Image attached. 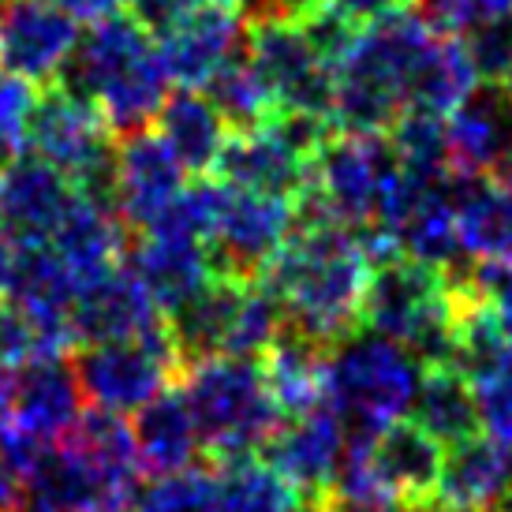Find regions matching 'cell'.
Masks as SVG:
<instances>
[{
  "label": "cell",
  "instance_id": "cell-1",
  "mask_svg": "<svg viewBox=\"0 0 512 512\" xmlns=\"http://www.w3.org/2000/svg\"><path fill=\"white\" fill-rule=\"evenodd\" d=\"M374 262L359 228L341 221H296L285 247L262 270V281L285 307L288 329L322 348L359 333V311Z\"/></svg>",
  "mask_w": 512,
  "mask_h": 512
},
{
  "label": "cell",
  "instance_id": "cell-2",
  "mask_svg": "<svg viewBox=\"0 0 512 512\" xmlns=\"http://www.w3.org/2000/svg\"><path fill=\"white\" fill-rule=\"evenodd\" d=\"M180 389L199 427L202 456L228 464L258 456L277 434L285 415L273 400L262 363L247 356H210L184 367Z\"/></svg>",
  "mask_w": 512,
  "mask_h": 512
},
{
  "label": "cell",
  "instance_id": "cell-3",
  "mask_svg": "<svg viewBox=\"0 0 512 512\" xmlns=\"http://www.w3.org/2000/svg\"><path fill=\"white\" fill-rule=\"evenodd\" d=\"M359 326L397 341L419 363L449 359L453 344V277L408 255L370 270Z\"/></svg>",
  "mask_w": 512,
  "mask_h": 512
},
{
  "label": "cell",
  "instance_id": "cell-4",
  "mask_svg": "<svg viewBox=\"0 0 512 512\" xmlns=\"http://www.w3.org/2000/svg\"><path fill=\"white\" fill-rule=\"evenodd\" d=\"M423 363L389 337L359 329L329 352L326 400L352 434H378L412 412Z\"/></svg>",
  "mask_w": 512,
  "mask_h": 512
},
{
  "label": "cell",
  "instance_id": "cell-5",
  "mask_svg": "<svg viewBox=\"0 0 512 512\" xmlns=\"http://www.w3.org/2000/svg\"><path fill=\"white\" fill-rule=\"evenodd\" d=\"M400 161L389 135L337 131L311 165V180L296 199V221H341L348 228H370L382 214L385 191Z\"/></svg>",
  "mask_w": 512,
  "mask_h": 512
},
{
  "label": "cell",
  "instance_id": "cell-6",
  "mask_svg": "<svg viewBox=\"0 0 512 512\" xmlns=\"http://www.w3.org/2000/svg\"><path fill=\"white\" fill-rule=\"evenodd\" d=\"M180 374H184V359H180L169 326L146 337L90 344L75 363L83 397L94 408L116 415L139 412L161 389L180 382Z\"/></svg>",
  "mask_w": 512,
  "mask_h": 512
},
{
  "label": "cell",
  "instance_id": "cell-7",
  "mask_svg": "<svg viewBox=\"0 0 512 512\" xmlns=\"http://www.w3.org/2000/svg\"><path fill=\"white\" fill-rule=\"evenodd\" d=\"M247 60L266 79L277 109H307L333 116V68L314 53L299 23L288 19H251L247 23Z\"/></svg>",
  "mask_w": 512,
  "mask_h": 512
},
{
  "label": "cell",
  "instance_id": "cell-8",
  "mask_svg": "<svg viewBox=\"0 0 512 512\" xmlns=\"http://www.w3.org/2000/svg\"><path fill=\"white\" fill-rule=\"evenodd\" d=\"M292 228H296V202L292 199L225 187V199H221L214 232H210L214 270L255 281L273 262V255L285 247Z\"/></svg>",
  "mask_w": 512,
  "mask_h": 512
},
{
  "label": "cell",
  "instance_id": "cell-9",
  "mask_svg": "<svg viewBox=\"0 0 512 512\" xmlns=\"http://www.w3.org/2000/svg\"><path fill=\"white\" fill-rule=\"evenodd\" d=\"M79 38V19L53 0H0V72L34 86L57 83Z\"/></svg>",
  "mask_w": 512,
  "mask_h": 512
},
{
  "label": "cell",
  "instance_id": "cell-10",
  "mask_svg": "<svg viewBox=\"0 0 512 512\" xmlns=\"http://www.w3.org/2000/svg\"><path fill=\"white\" fill-rule=\"evenodd\" d=\"M344 430H348L344 419L326 400L311 412L285 419L258 456H266L273 468L296 486L307 509L333 505V483H337L344 441H348Z\"/></svg>",
  "mask_w": 512,
  "mask_h": 512
},
{
  "label": "cell",
  "instance_id": "cell-11",
  "mask_svg": "<svg viewBox=\"0 0 512 512\" xmlns=\"http://www.w3.org/2000/svg\"><path fill=\"white\" fill-rule=\"evenodd\" d=\"M247 49V15L232 0H202L176 30H169L157 57L169 83L184 90H202L206 79Z\"/></svg>",
  "mask_w": 512,
  "mask_h": 512
},
{
  "label": "cell",
  "instance_id": "cell-12",
  "mask_svg": "<svg viewBox=\"0 0 512 512\" xmlns=\"http://www.w3.org/2000/svg\"><path fill=\"white\" fill-rule=\"evenodd\" d=\"M184 191V165L172 157L161 135L135 131L116 143V195L113 206L131 232H146L161 221Z\"/></svg>",
  "mask_w": 512,
  "mask_h": 512
},
{
  "label": "cell",
  "instance_id": "cell-13",
  "mask_svg": "<svg viewBox=\"0 0 512 512\" xmlns=\"http://www.w3.org/2000/svg\"><path fill=\"white\" fill-rule=\"evenodd\" d=\"M75 187L64 172L23 150L4 161L0 169V221L15 243H49L64 214L72 210Z\"/></svg>",
  "mask_w": 512,
  "mask_h": 512
},
{
  "label": "cell",
  "instance_id": "cell-14",
  "mask_svg": "<svg viewBox=\"0 0 512 512\" xmlns=\"http://www.w3.org/2000/svg\"><path fill=\"white\" fill-rule=\"evenodd\" d=\"M169 326L157 299L146 292L139 273L116 266L105 277L90 281L75 292L72 303V337L75 344H105L146 337Z\"/></svg>",
  "mask_w": 512,
  "mask_h": 512
},
{
  "label": "cell",
  "instance_id": "cell-15",
  "mask_svg": "<svg viewBox=\"0 0 512 512\" xmlns=\"http://www.w3.org/2000/svg\"><path fill=\"white\" fill-rule=\"evenodd\" d=\"M441 460L445 445L415 419H397L370 434V468L393 509L430 512L438 494Z\"/></svg>",
  "mask_w": 512,
  "mask_h": 512
},
{
  "label": "cell",
  "instance_id": "cell-16",
  "mask_svg": "<svg viewBox=\"0 0 512 512\" xmlns=\"http://www.w3.org/2000/svg\"><path fill=\"white\" fill-rule=\"evenodd\" d=\"M131 270L139 273V281L157 299L165 318H172L217 273L210 243L172 228L139 232V247L131 251Z\"/></svg>",
  "mask_w": 512,
  "mask_h": 512
},
{
  "label": "cell",
  "instance_id": "cell-17",
  "mask_svg": "<svg viewBox=\"0 0 512 512\" xmlns=\"http://www.w3.org/2000/svg\"><path fill=\"white\" fill-rule=\"evenodd\" d=\"M210 176H217L225 187L255 191V195H277L296 202L311 180V165L299 154H292L270 124L251 131H228L221 157Z\"/></svg>",
  "mask_w": 512,
  "mask_h": 512
},
{
  "label": "cell",
  "instance_id": "cell-18",
  "mask_svg": "<svg viewBox=\"0 0 512 512\" xmlns=\"http://www.w3.org/2000/svg\"><path fill=\"white\" fill-rule=\"evenodd\" d=\"M449 165L456 176H490L512 146V98L501 83H475L468 98L445 116Z\"/></svg>",
  "mask_w": 512,
  "mask_h": 512
},
{
  "label": "cell",
  "instance_id": "cell-19",
  "mask_svg": "<svg viewBox=\"0 0 512 512\" xmlns=\"http://www.w3.org/2000/svg\"><path fill=\"white\" fill-rule=\"evenodd\" d=\"M79 397L83 389H79L75 367H68L64 356L30 359L23 367H15L12 412L4 423L19 427L42 445H53L75 423V415L83 412Z\"/></svg>",
  "mask_w": 512,
  "mask_h": 512
},
{
  "label": "cell",
  "instance_id": "cell-20",
  "mask_svg": "<svg viewBox=\"0 0 512 512\" xmlns=\"http://www.w3.org/2000/svg\"><path fill=\"white\" fill-rule=\"evenodd\" d=\"M512 486V449L490 434H471L445 449L430 512H486Z\"/></svg>",
  "mask_w": 512,
  "mask_h": 512
},
{
  "label": "cell",
  "instance_id": "cell-21",
  "mask_svg": "<svg viewBox=\"0 0 512 512\" xmlns=\"http://www.w3.org/2000/svg\"><path fill=\"white\" fill-rule=\"evenodd\" d=\"M75 292H79V285H75L72 270L60 262V255L49 243H19L12 281H8L4 296L12 299L15 307H23L64 352L75 344L72 337Z\"/></svg>",
  "mask_w": 512,
  "mask_h": 512
},
{
  "label": "cell",
  "instance_id": "cell-22",
  "mask_svg": "<svg viewBox=\"0 0 512 512\" xmlns=\"http://www.w3.org/2000/svg\"><path fill=\"white\" fill-rule=\"evenodd\" d=\"M128 232L131 228L120 221L113 206L75 195L72 210L57 225L49 247L60 255V262L72 270L75 285L83 288L90 281L105 277L109 270L124 266L128 255Z\"/></svg>",
  "mask_w": 512,
  "mask_h": 512
},
{
  "label": "cell",
  "instance_id": "cell-23",
  "mask_svg": "<svg viewBox=\"0 0 512 512\" xmlns=\"http://www.w3.org/2000/svg\"><path fill=\"white\" fill-rule=\"evenodd\" d=\"M131 434H135V445H139L143 471H154V475L191 468L202 453L199 427H195V415L187 408L180 382L161 389L150 404H143L135 412Z\"/></svg>",
  "mask_w": 512,
  "mask_h": 512
},
{
  "label": "cell",
  "instance_id": "cell-24",
  "mask_svg": "<svg viewBox=\"0 0 512 512\" xmlns=\"http://www.w3.org/2000/svg\"><path fill=\"white\" fill-rule=\"evenodd\" d=\"M329 352L333 348H322L311 337H303V333L285 326V333L258 356L262 374H266V385H270L273 400H277V408H281L285 419L326 404Z\"/></svg>",
  "mask_w": 512,
  "mask_h": 512
},
{
  "label": "cell",
  "instance_id": "cell-25",
  "mask_svg": "<svg viewBox=\"0 0 512 512\" xmlns=\"http://www.w3.org/2000/svg\"><path fill=\"white\" fill-rule=\"evenodd\" d=\"M460 251L483 266L512 262V191L490 176H464L456 187Z\"/></svg>",
  "mask_w": 512,
  "mask_h": 512
},
{
  "label": "cell",
  "instance_id": "cell-26",
  "mask_svg": "<svg viewBox=\"0 0 512 512\" xmlns=\"http://www.w3.org/2000/svg\"><path fill=\"white\" fill-rule=\"evenodd\" d=\"M157 135L165 139L172 157L184 165V172L195 176H210L221 157V146L228 139V124L214 109V101L202 90H176L165 98L161 113H157Z\"/></svg>",
  "mask_w": 512,
  "mask_h": 512
},
{
  "label": "cell",
  "instance_id": "cell-27",
  "mask_svg": "<svg viewBox=\"0 0 512 512\" xmlns=\"http://www.w3.org/2000/svg\"><path fill=\"white\" fill-rule=\"evenodd\" d=\"M412 419L419 427H427L441 445H453L460 438L479 434V408H475L468 374L449 359L423 363Z\"/></svg>",
  "mask_w": 512,
  "mask_h": 512
},
{
  "label": "cell",
  "instance_id": "cell-28",
  "mask_svg": "<svg viewBox=\"0 0 512 512\" xmlns=\"http://www.w3.org/2000/svg\"><path fill=\"white\" fill-rule=\"evenodd\" d=\"M165 98H169V75L161 68L157 49H150V53L135 57L128 68H120L109 83L101 86L94 105L101 109V116H105V124H109L116 139H124V135L150 128L157 113H161Z\"/></svg>",
  "mask_w": 512,
  "mask_h": 512
},
{
  "label": "cell",
  "instance_id": "cell-29",
  "mask_svg": "<svg viewBox=\"0 0 512 512\" xmlns=\"http://www.w3.org/2000/svg\"><path fill=\"white\" fill-rule=\"evenodd\" d=\"M475 83H479V75L471 68L468 49L460 42V34H445L441 30L438 38H434V45L427 49V57L419 60V68H415L404 105L449 116L475 90Z\"/></svg>",
  "mask_w": 512,
  "mask_h": 512
},
{
  "label": "cell",
  "instance_id": "cell-30",
  "mask_svg": "<svg viewBox=\"0 0 512 512\" xmlns=\"http://www.w3.org/2000/svg\"><path fill=\"white\" fill-rule=\"evenodd\" d=\"M202 94L214 101V109L221 113L228 131L262 128V124L277 113V98H273L266 79L258 75V68L243 57V53L228 60L225 68H217V72L206 79Z\"/></svg>",
  "mask_w": 512,
  "mask_h": 512
},
{
  "label": "cell",
  "instance_id": "cell-31",
  "mask_svg": "<svg viewBox=\"0 0 512 512\" xmlns=\"http://www.w3.org/2000/svg\"><path fill=\"white\" fill-rule=\"evenodd\" d=\"M131 512H225L221 471L206 464L157 475L154 483L135 494Z\"/></svg>",
  "mask_w": 512,
  "mask_h": 512
},
{
  "label": "cell",
  "instance_id": "cell-32",
  "mask_svg": "<svg viewBox=\"0 0 512 512\" xmlns=\"http://www.w3.org/2000/svg\"><path fill=\"white\" fill-rule=\"evenodd\" d=\"M468 382L483 430L512 449V344L479 370H471Z\"/></svg>",
  "mask_w": 512,
  "mask_h": 512
},
{
  "label": "cell",
  "instance_id": "cell-33",
  "mask_svg": "<svg viewBox=\"0 0 512 512\" xmlns=\"http://www.w3.org/2000/svg\"><path fill=\"white\" fill-rule=\"evenodd\" d=\"M460 42L483 83H505L512 72V12L479 19L460 30Z\"/></svg>",
  "mask_w": 512,
  "mask_h": 512
},
{
  "label": "cell",
  "instance_id": "cell-34",
  "mask_svg": "<svg viewBox=\"0 0 512 512\" xmlns=\"http://www.w3.org/2000/svg\"><path fill=\"white\" fill-rule=\"evenodd\" d=\"M45 356H64V348L23 307H15L8 296H0V363L23 367L30 359Z\"/></svg>",
  "mask_w": 512,
  "mask_h": 512
},
{
  "label": "cell",
  "instance_id": "cell-35",
  "mask_svg": "<svg viewBox=\"0 0 512 512\" xmlns=\"http://www.w3.org/2000/svg\"><path fill=\"white\" fill-rule=\"evenodd\" d=\"M299 27L307 34V42L314 45V53L326 60L329 68H337V64L352 53V45H356L363 23H359L356 15L344 12V8H337L333 0H326V4H322L318 12L307 15Z\"/></svg>",
  "mask_w": 512,
  "mask_h": 512
},
{
  "label": "cell",
  "instance_id": "cell-36",
  "mask_svg": "<svg viewBox=\"0 0 512 512\" xmlns=\"http://www.w3.org/2000/svg\"><path fill=\"white\" fill-rule=\"evenodd\" d=\"M34 101H38V86L19 79V75H0V157L4 161L27 150Z\"/></svg>",
  "mask_w": 512,
  "mask_h": 512
},
{
  "label": "cell",
  "instance_id": "cell-37",
  "mask_svg": "<svg viewBox=\"0 0 512 512\" xmlns=\"http://www.w3.org/2000/svg\"><path fill=\"white\" fill-rule=\"evenodd\" d=\"M419 12L445 34H460V30L479 23V19L512 12V0H423Z\"/></svg>",
  "mask_w": 512,
  "mask_h": 512
},
{
  "label": "cell",
  "instance_id": "cell-38",
  "mask_svg": "<svg viewBox=\"0 0 512 512\" xmlns=\"http://www.w3.org/2000/svg\"><path fill=\"white\" fill-rule=\"evenodd\" d=\"M199 4L202 0H124L128 15L150 34V38H154V34L157 38H165V34L180 27Z\"/></svg>",
  "mask_w": 512,
  "mask_h": 512
},
{
  "label": "cell",
  "instance_id": "cell-39",
  "mask_svg": "<svg viewBox=\"0 0 512 512\" xmlns=\"http://www.w3.org/2000/svg\"><path fill=\"white\" fill-rule=\"evenodd\" d=\"M475 273H479V285H483L486 299L498 311L505 337L512 341V262H505V266H483V262H475Z\"/></svg>",
  "mask_w": 512,
  "mask_h": 512
},
{
  "label": "cell",
  "instance_id": "cell-40",
  "mask_svg": "<svg viewBox=\"0 0 512 512\" xmlns=\"http://www.w3.org/2000/svg\"><path fill=\"white\" fill-rule=\"evenodd\" d=\"M337 8H344L348 15H356L359 23H374L389 12H412L423 0H333Z\"/></svg>",
  "mask_w": 512,
  "mask_h": 512
},
{
  "label": "cell",
  "instance_id": "cell-41",
  "mask_svg": "<svg viewBox=\"0 0 512 512\" xmlns=\"http://www.w3.org/2000/svg\"><path fill=\"white\" fill-rule=\"evenodd\" d=\"M53 4H60L64 12H72L75 19L98 23V19H105V15L120 12V4H124V0H53Z\"/></svg>",
  "mask_w": 512,
  "mask_h": 512
},
{
  "label": "cell",
  "instance_id": "cell-42",
  "mask_svg": "<svg viewBox=\"0 0 512 512\" xmlns=\"http://www.w3.org/2000/svg\"><path fill=\"white\" fill-rule=\"evenodd\" d=\"M15 251H19V243H15V236L4 228V221H0V296L8 292V281H12Z\"/></svg>",
  "mask_w": 512,
  "mask_h": 512
},
{
  "label": "cell",
  "instance_id": "cell-43",
  "mask_svg": "<svg viewBox=\"0 0 512 512\" xmlns=\"http://www.w3.org/2000/svg\"><path fill=\"white\" fill-rule=\"evenodd\" d=\"M490 180H498L501 187H509V191H512V146L498 157V165L490 169Z\"/></svg>",
  "mask_w": 512,
  "mask_h": 512
},
{
  "label": "cell",
  "instance_id": "cell-44",
  "mask_svg": "<svg viewBox=\"0 0 512 512\" xmlns=\"http://www.w3.org/2000/svg\"><path fill=\"white\" fill-rule=\"evenodd\" d=\"M501 86H505V90H509V98H512V72H509V79H505V83H501Z\"/></svg>",
  "mask_w": 512,
  "mask_h": 512
},
{
  "label": "cell",
  "instance_id": "cell-45",
  "mask_svg": "<svg viewBox=\"0 0 512 512\" xmlns=\"http://www.w3.org/2000/svg\"><path fill=\"white\" fill-rule=\"evenodd\" d=\"M382 512H408V509H382Z\"/></svg>",
  "mask_w": 512,
  "mask_h": 512
},
{
  "label": "cell",
  "instance_id": "cell-46",
  "mask_svg": "<svg viewBox=\"0 0 512 512\" xmlns=\"http://www.w3.org/2000/svg\"><path fill=\"white\" fill-rule=\"evenodd\" d=\"M0 169H4V157H0Z\"/></svg>",
  "mask_w": 512,
  "mask_h": 512
},
{
  "label": "cell",
  "instance_id": "cell-47",
  "mask_svg": "<svg viewBox=\"0 0 512 512\" xmlns=\"http://www.w3.org/2000/svg\"><path fill=\"white\" fill-rule=\"evenodd\" d=\"M232 4H240V0H232Z\"/></svg>",
  "mask_w": 512,
  "mask_h": 512
}]
</instances>
